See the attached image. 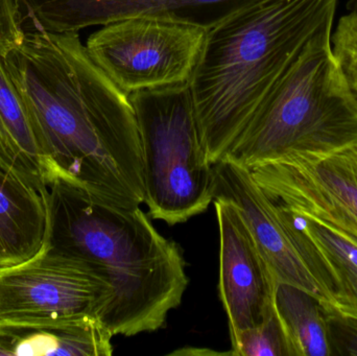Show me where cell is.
I'll return each instance as SVG.
<instances>
[{"mask_svg": "<svg viewBox=\"0 0 357 356\" xmlns=\"http://www.w3.org/2000/svg\"><path fill=\"white\" fill-rule=\"evenodd\" d=\"M0 169L39 190L50 192L45 159L31 118L0 56Z\"/></svg>", "mask_w": 357, "mask_h": 356, "instance_id": "4fadbf2b", "label": "cell"}, {"mask_svg": "<svg viewBox=\"0 0 357 356\" xmlns=\"http://www.w3.org/2000/svg\"><path fill=\"white\" fill-rule=\"evenodd\" d=\"M46 246L81 259L111 288L102 324L113 336L165 327L180 307L189 278L180 247L151 223L140 207L109 204L56 180L47 196Z\"/></svg>", "mask_w": 357, "mask_h": 356, "instance_id": "7a4b0ae2", "label": "cell"}, {"mask_svg": "<svg viewBox=\"0 0 357 356\" xmlns=\"http://www.w3.org/2000/svg\"><path fill=\"white\" fill-rule=\"evenodd\" d=\"M142 144L144 204L151 217L174 226L214 201L210 163L189 83L128 94Z\"/></svg>", "mask_w": 357, "mask_h": 356, "instance_id": "5b68a950", "label": "cell"}, {"mask_svg": "<svg viewBox=\"0 0 357 356\" xmlns=\"http://www.w3.org/2000/svg\"><path fill=\"white\" fill-rule=\"evenodd\" d=\"M232 355L291 356L284 330L273 307L262 323L231 339Z\"/></svg>", "mask_w": 357, "mask_h": 356, "instance_id": "e0dca14e", "label": "cell"}, {"mask_svg": "<svg viewBox=\"0 0 357 356\" xmlns=\"http://www.w3.org/2000/svg\"><path fill=\"white\" fill-rule=\"evenodd\" d=\"M110 300V286L96 269L45 244L27 261L0 267V325L102 321Z\"/></svg>", "mask_w": 357, "mask_h": 356, "instance_id": "52a82bcc", "label": "cell"}, {"mask_svg": "<svg viewBox=\"0 0 357 356\" xmlns=\"http://www.w3.org/2000/svg\"><path fill=\"white\" fill-rule=\"evenodd\" d=\"M220 230V300L231 339L264 322L274 307L277 280L241 211L215 199Z\"/></svg>", "mask_w": 357, "mask_h": 356, "instance_id": "8fae6325", "label": "cell"}, {"mask_svg": "<svg viewBox=\"0 0 357 356\" xmlns=\"http://www.w3.org/2000/svg\"><path fill=\"white\" fill-rule=\"evenodd\" d=\"M208 29L156 16L102 25L86 42L88 54L121 91L189 83Z\"/></svg>", "mask_w": 357, "mask_h": 356, "instance_id": "8992f818", "label": "cell"}, {"mask_svg": "<svg viewBox=\"0 0 357 356\" xmlns=\"http://www.w3.org/2000/svg\"><path fill=\"white\" fill-rule=\"evenodd\" d=\"M113 334L100 320L71 325H0V356H110Z\"/></svg>", "mask_w": 357, "mask_h": 356, "instance_id": "5bb4252c", "label": "cell"}, {"mask_svg": "<svg viewBox=\"0 0 357 356\" xmlns=\"http://www.w3.org/2000/svg\"><path fill=\"white\" fill-rule=\"evenodd\" d=\"M337 0H266L208 29L189 82L210 163L224 158L252 115Z\"/></svg>", "mask_w": 357, "mask_h": 356, "instance_id": "3957f363", "label": "cell"}, {"mask_svg": "<svg viewBox=\"0 0 357 356\" xmlns=\"http://www.w3.org/2000/svg\"><path fill=\"white\" fill-rule=\"evenodd\" d=\"M274 304L291 356H333L327 325L328 314L314 296L297 286L278 284Z\"/></svg>", "mask_w": 357, "mask_h": 356, "instance_id": "2e32d148", "label": "cell"}, {"mask_svg": "<svg viewBox=\"0 0 357 356\" xmlns=\"http://www.w3.org/2000/svg\"><path fill=\"white\" fill-rule=\"evenodd\" d=\"M333 355L357 356V321L339 315H327Z\"/></svg>", "mask_w": 357, "mask_h": 356, "instance_id": "ffe728a7", "label": "cell"}, {"mask_svg": "<svg viewBox=\"0 0 357 356\" xmlns=\"http://www.w3.org/2000/svg\"><path fill=\"white\" fill-rule=\"evenodd\" d=\"M249 169L273 204L324 222L357 242V148L294 153Z\"/></svg>", "mask_w": 357, "mask_h": 356, "instance_id": "9c48e42d", "label": "cell"}, {"mask_svg": "<svg viewBox=\"0 0 357 356\" xmlns=\"http://www.w3.org/2000/svg\"><path fill=\"white\" fill-rule=\"evenodd\" d=\"M347 10L357 17V0H348Z\"/></svg>", "mask_w": 357, "mask_h": 356, "instance_id": "44dd1931", "label": "cell"}, {"mask_svg": "<svg viewBox=\"0 0 357 356\" xmlns=\"http://www.w3.org/2000/svg\"><path fill=\"white\" fill-rule=\"evenodd\" d=\"M56 180L116 206L144 204L142 144L129 95L93 62L79 33L25 31L1 56Z\"/></svg>", "mask_w": 357, "mask_h": 356, "instance_id": "6da1fadb", "label": "cell"}, {"mask_svg": "<svg viewBox=\"0 0 357 356\" xmlns=\"http://www.w3.org/2000/svg\"><path fill=\"white\" fill-rule=\"evenodd\" d=\"M24 37V21L18 0H0V56L18 47Z\"/></svg>", "mask_w": 357, "mask_h": 356, "instance_id": "d6986e66", "label": "cell"}, {"mask_svg": "<svg viewBox=\"0 0 357 356\" xmlns=\"http://www.w3.org/2000/svg\"><path fill=\"white\" fill-rule=\"evenodd\" d=\"M25 31L79 33L121 19L156 16L211 29L266 0H18Z\"/></svg>", "mask_w": 357, "mask_h": 356, "instance_id": "30bf717a", "label": "cell"}, {"mask_svg": "<svg viewBox=\"0 0 357 356\" xmlns=\"http://www.w3.org/2000/svg\"><path fill=\"white\" fill-rule=\"evenodd\" d=\"M213 165L214 200L228 201L241 211L277 284L310 293L328 315H337L335 286L324 263L307 240L283 219L251 171L228 158Z\"/></svg>", "mask_w": 357, "mask_h": 356, "instance_id": "ba28073f", "label": "cell"}, {"mask_svg": "<svg viewBox=\"0 0 357 356\" xmlns=\"http://www.w3.org/2000/svg\"><path fill=\"white\" fill-rule=\"evenodd\" d=\"M333 25L306 43L224 158L251 169L294 153L357 148V100L333 54Z\"/></svg>", "mask_w": 357, "mask_h": 356, "instance_id": "277c9868", "label": "cell"}, {"mask_svg": "<svg viewBox=\"0 0 357 356\" xmlns=\"http://www.w3.org/2000/svg\"><path fill=\"white\" fill-rule=\"evenodd\" d=\"M287 223L314 247L335 286L337 315L357 321V242L333 226L274 205Z\"/></svg>", "mask_w": 357, "mask_h": 356, "instance_id": "9a60e30c", "label": "cell"}, {"mask_svg": "<svg viewBox=\"0 0 357 356\" xmlns=\"http://www.w3.org/2000/svg\"><path fill=\"white\" fill-rule=\"evenodd\" d=\"M333 52L348 86L357 100V17L348 13L331 36Z\"/></svg>", "mask_w": 357, "mask_h": 356, "instance_id": "ac0fdd59", "label": "cell"}, {"mask_svg": "<svg viewBox=\"0 0 357 356\" xmlns=\"http://www.w3.org/2000/svg\"><path fill=\"white\" fill-rule=\"evenodd\" d=\"M47 196L0 169V267L23 263L43 247Z\"/></svg>", "mask_w": 357, "mask_h": 356, "instance_id": "7c38bea8", "label": "cell"}]
</instances>
